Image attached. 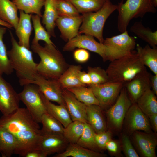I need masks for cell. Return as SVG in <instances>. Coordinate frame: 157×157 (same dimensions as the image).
I'll list each match as a JSON object with an SVG mask.
<instances>
[{
    "label": "cell",
    "mask_w": 157,
    "mask_h": 157,
    "mask_svg": "<svg viewBox=\"0 0 157 157\" xmlns=\"http://www.w3.org/2000/svg\"><path fill=\"white\" fill-rule=\"evenodd\" d=\"M38 123L25 108L19 107L1 117L0 126L11 133L17 140L15 154L25 157L28 152L38 150L42 135Z\"/></svg>",
    "instance_id": "6da1fadb"
},
{
    "label": "cell",
    "mask_w": 157,
    "mask_h": 157,
    "mask_svg": "<svg viewBox=\"0 0 157 157\" xmlns=\"http://www.w3.org/2000/svg\"><path fill=\"white\" fill-rule=\"evenodd\" d=\"M12 47L7 51L12 67L15 71L20 85L33 84L38 74L37 63L34 61L32 52L30 49L20 45L10 31Z\"/></svg>",
    "instance_id": "7a4b0ae2"
},
{
    "label": "cell",
    "mask_w": 157,
    "mask_h": 157,
    "mask_svg": "<svg viewBox=\"0 0 157 157\" xmlns=\"http://www.w3.org/2000/svg\"><path fill=\"white\" fill-rule=\"evenodd\" d=\"M30 47L40 58L37 65L38 73L47 79H58L69 65L55 44L45 43L43 47L38 43Z\"/></svg>",
    "instance_id": "3957f363"
},
{
    "label": "cell",
    "mask_w": 157,
    "mask_h": 157,
    "mask_svg": "<svg viewBox=\"0 0 157 157\" xmlns=\"http://www.w3.org/2000/svg\"><path fill=\"white\" fill-rule=\"evenodd\" d=\"M136 51L111 61L106 70L109 82L122 83L124 85L139 74L146 70Z\"/></svg>",
    "instance_id": "277c9868"
},
{
    "label": "cell",
    "mask_w": 157,
    "mask_h": 157,
    "mask_svg": "<svg viewBox=\"0 0 157 157\" xmlns=\"http://www.w3.org/2000/svg\"><path fill=\"white\" fill-rule=\"evenodd\" d=\"M117 5L113 4L110 0H106L99 10L82 14V22L78 31L79 35L92 36L99 42L103 43V30L105 22L110 15L117 10Z\"/></svg>",
    "instance_id": "5b68a950"
},
{
    "label": "cell",
    "mask_w": 157,
    "mask_h": 157,
    "mask_svg": "<svg viewBox=\"0 0 157 157\" xmlns=\"http://www.w3.org/2000/svg\"><path fill=\"white\" fill-rule=\"evenodd\" d=\"M117 5V27L121 33L127 30L132 19L142 18L147 13L157 11L151 0H126L125 3L122 1Z\"/></svg>",
    "instance_id": "8992f818"
},
{
    "label": "cell",
    "mask_w": 157,
    "mask_h": 157,
    "mask_svg": "<svg viewBox=\"0 0 157 157\" xmlns=\"http://www.w3.org/2000/svg\"><path fill=\"white\" fill-rule=\"evenodd\" d=\"M77 48L96 53L101 57L104 61H111L120 57L115 49L97 42L94 37L91 35H78L67 41L63 50L64 51H72Z\"/></svg>",
    "instance_id": "52a82bcc"
},
{
    "label": "cell",
    "mask_w": 157,
    "mask_h": 157,
    "mask_svg": "<svg viewBox=\"0 0 157 157\" xmlns=\"http://www.w3.org/2000/svg\"><path fill=\"white\" fill-rule=\"evenodd\" d=\"M23 90L18 94L19 99L34 119L41 122L42 115L47 113L38 86L34 84L25 85Z\"/></svg>",
    "instance_id": "ba28073f"
},
{
    "label": "cell",
    "mask_w": 157,
    "mask_h": 157,
    "mask_svg": "<svg viewBox=\"0 0 157 157\" xmlns=\"http://www.w3.org/2000/svg\"><path fill=\"white\" fill-rule=\"evenodd\" d=\"M132 104L126 89L123 86L116 101L107 112L108 121L113 127L118 129L121 128L126 113Z\"/></svg>",
    "instance_id": "9c48e42d"
},
{
    "label": "cell",
    "mask_w": 157,
    "mask_h": 157,
    "mask_svg": "<svg viewBox=\"0 0 157 157\" xmlns=\"http://www.w3.org/2000/svg\"><path fill=\"white\" fill-rule=\"evenodd\" d=\"M88 86L102 109L107 108L114 104L124 85L120 83L108 82L100 85H91Z\"/></svg>",
    "instance_id": "30bf717a"
},
{
    "label": "cell",
    "mask_w": 157,
    "mask_h": 157,
    "mask_svg": "<svg viewBox=\"0 0 157 157\" xmlns=\"http://www.w3.org/2000/svg\"><path fill=\"white\" fill-rule=\"evenodd\" d=\"M18 94L0 74V111L3 115L13 112L19 108Z\"/></svg>",
    "instance_id": "8fae6325"
},
{
    "label": "cell",
    "mask_w": 157,
    "mask_h": 157,
    "mask_svg": "<svg viewBox=\"0 0 157 157\" xmlns=\"http://www.w3.org/2000/svg\"><path fill=\"white\" fill-rule=\"evenodd\" d=\"M33 84L38 86L48 100L66 106L62 95L63 88L58 79H47L38 74Z\"/></svg>",
    "instance_id": "7c38bea8"
},
{
    "label": "cell",
    "mask_w": 157,
    "mask_h": 157,
    "mask_svg": "<svg viewBox=\"0 0 157 157\" xmlns=\"http://www.w3.org/2000/svg\"><path fill=\"white\" fill-rule=\"evenodd\" d=\"M125 118L126 128L130 133L139 131L151 133V127L148 117L136 103L132 104Z\"/></svg>",
    "instance_id": "4fadbf2b"
},
{
    "label": "cell",
    "mask_w": 157,
    "mask_h": 157,
    "mask_svg": "<svg viewBox=\"0 0 157 157\" xmlns=\"http://www.w3.org/2000/svg\"><path fill=\"white\" fill-rule=\"evenodd\" d=\"M150 75L146 70L139 74L124 85L132 104L136 103L146 90L151 89Z\"/></svg>",
    "instance_id": "5bb4252c"
},
{
    "label": "cell",
    "mask_w": 157,
    "mask_h": 157,
    "mask_svg": "<svg viewBox=\"0 0 157 157\" xmlns=\"http://www.w3.org/2000/svg\"><path fill=\"white\" fill-rule=\"evenodd\" d=\"M103 43L115 49L121 57L133 52L136 44L134 38L130 36L127 30L119 35L106 38Z\"/></svg>",
    "instance_id": "9a60e30c"
},
{
    "label": "cell",
    "mask_w": 157,
    "mask_h": 157,
    "mask_svg": "<svg viewBox=\"0 0 157 157\" xmlns=\"http://www.w3.org/2000/svg\"><path fill=\"white\" fill-rule=\"evenodd\" d=\"M69 144L63 135H42L38 150L47 156L55 153L59 154L65 151Z\"/></svg>",
    "instance_id": "2e32d148"
},
{
    "label": "cell",
    "mask_w": 157,
    "mask_h": 157,
    "mask_svg": "<svg viewBox=\"0 0 157 157\" xmlns=\"http://www.w3.org/2000/svg\"><path fill=\"white\" fill-rule=\"evenodd\" d=\"M82 20V15L76 17L59 16L56 21V25L60 31L62 39L67 42L78 35Z\"/></svg>",
    "instance_id": "e0dca14e"
},
{
    "label": "cell",
    "mask_w": 157,
    "mask_h": 157,
    "mask_svg": "<svg viewBox=\"0 0 157 157\" xmlns=\"http://www.w3.org/2000/svg\"><path fill=\"white\" fill-rule=\"evenodd\" d=\"M133 133L134 144L141 156L144 157H156L157 140L156 135L138 131Z\"/></svg>",
    "instance_id": "ac0fdd59"
},
{
    "label": "cell",
    "mask_w": 157,
    "mask_h": 157,
    "mask_svg": "<svg viewBox=\"0 0 157 157\" xmlns=\"http://www.w3.org/2000/svg\"><path fill=\"white\" fill-rule=\"evenodd\" d=\"M62 95L72 121L87 123L86 105L67 89H63Z\"/></svg>",
    "instance_id": "d6986e66"
},
{
    "label": "cell",
    "mask_w": 157,
    "mask_h": 157,
    "mask_svg": "<svg viewBox=\"0 0 157 157\" xmlns=\"http://www.w3.org/2000/svg\"><path fill=\"white\" fill-rule=\"evenodd\" d=\"M20 16L15 29L16 34L19 40L18 44L30 49V39L33 30L31 22V14L25 13L19 10Z\"/></svg>",
    "instance_id": "ffe728a7"
},
{
    "label": "cell",
    "mask_w": 157,
    "mask_h": 157,
    "mask_svg": "<svg viewBox=\"0 0 157 157\" xmlns=\"http://www.w3.org/2000/svg\"><path fill=\"white\" fill-rule=\"evenodd\" d=\"M102 109L99 105H86L87 123L96 133L106 131V123Z\"/></svg>",
    "instance_id": "44dd1931"
},
{
    "label": "cell",
    "mask_w": 157,
    "mask_h": 157,
    "mask_svg": "<svg viewBox=\"0 0 157 157\" xmlns=\"http://www.w3.org/2000/svg\"><path fill=\"white\" fill-rule=\"evenodd\" d=\"M44 10L42 15V23L51 36L55 37L56 21L59 15L56 5V0H45Z\"/></svg>",
    "instance_id": "7402d4cb"
},
{
    "label": "cell",
    "mask_w": 157,
    "mask_h": 157,
    "mask_svg": "<svg viewBox=\"0 0 157 157\" xmlns=\"http://www.w3.org/2000/svg\"><path fill=\"white\" fill-rule=\"evenodd\" d=\"M40 93L48 113L59 122L64 128L72 122L66 106L63 105L55 104L47 99L41 92Z\"/></svg>",
    "instance_id": "603a6c76"
},
{
    "label": "cell",
    "mask_w": 157,
    "mask_h": 157,
    "mask_svg": "<svg viewBox=\"0 0 157 157\" xmlns=\"http://www.w3.org/2000/svg\"><path fill=\"white\" fill-rule=\"evenodd\" d=\"M82 67L80 65H69L58 79L63 89L86 86L82 83L79 78V73Z\"/></svg>",
    "instance_id": "cb8c5ba5"
},
{
    "label": "cell",
    "mask_w": 157,
    "mask_h": 157,
    "mask_svg": "<svg viewBox=\"0 0 157 157\" xmlns=\"http://www.w3.org/2000/svg\"><path fill=\"white\" fill-rule=\"evenodd\" d=\"M136 53L142 63L149 67L154 74L157 75V49L147 45L142 47L138 44Z\"/></svg>",
    "instance_id": "d4e9b609"
},
{
    "label": "cell",
    "mask_w": 157,
    "mask_h": 157,
    "mask_svg": "<svg viewBox=\"0 0 157 157\" xmlns=\"http://www.w3.org/2000/svg\"><path fill=\"white\" fill-rule=\"evenodd\" d=\"M18 9L10 0H0V19L11 25L15 30L19 20Z\"/></svg>",
    "instance_id": "484cf974"
},
{
    "label": "cell",
    "mask_w": 157,
    "mask_h": 157,
    "mask_svg": "<svg viewBox=\"0 0 157 157\" xmlns=\"http://www.w3.org/2000/svg\"><path fill=\"white\" fill-rule=\"evenodd\" d=\"M107 155L84 148L77 143H69L64 151L54 157H104Z\"/></svg>",
    "instance_id": "4316f807"
},
{
    "label": "cell",
    "mask_w": 157,
    "mask_h": 157,
    "mask_svg": "<svg viewBox=\"0 0 157 157\" xmlns=\"http://www.w3.org/2000/svg\"><path fill=\"white\" fill-rule=\"evenodd\" d=\"M17 142L10 132L0 126V153L3 157H10L15 152Z\"/></svg>",
    "instance_id": "83f0119b"
},
{
    "label": "cell",
    "mask_w": 157,
    "mask_h": 157,
    "mask_svg": "<svg viewBox=\"0 0 157 157\" xmlns=\"http://www.w3.org/2000/svg\"><path fill=\"white\" fill-rule=\"evenodd\" d=\"M136 103L148 117L157 114V100L156 95L151 88L147 89L142 94Z\"/></svg>",
    "instance_id": "f1b7e54d"
},
{
    "label": "cell",
    "mask_w": 157,
    "mask_h": 157,
    "mask_svg": "<svg viewBox=\"0 0 157 157\" xmlns=\"http://www.w3.org/2000/svg\"><path fill=\"white\" fill-rule=\"evenodd\" d=\"M130 31L139 38L148 43L152 47H156L157 31H153L149 28L145 27L141 21L135 22L131 27Z\"/></svg>",
    "instance_id": "f546056e"
},
{
    "label": "cell",
    "mask_w": 157,
    "mask_h": 157,
    "mask_svg": "<svg viewBox=\"0 0 157 157\" xmlns=\"http://www.w3.org/2000/svg\"><path fill=\"white\" fill-rule=\"evenodd\" d=\"M42 128V135L51 134L63 135L64 127L62 124L47 112L44 114L41 119Z\"/></svg>",
    "instance_id": "4dcf8cb0"
},
{
    "label": "cell",
    "mask_w": 157,
    "mask_h": 157,
    "mask_svg": "<svg viewBox=\"0 0 157 157\" xmlns=\"http://www.w3.org/2000/svg\"><path fill=\"white\" fill-rule=\"evenodd\" d=\"M7 28L0 26V74L8 75L14 71L9 58L6 47L3 40Z\"/></svg>",
    "instance_id": "1f68e13d"
},
{
    "label": "cell",
    "mask_w": 157,
    "mask_h": 157,
    "mask_svg": "<svg viewBox=\"0 0 157 157\" xmlns=\"http://www.w3.org/2000/svg\"><path fill=\"white\" fill-rule=\"evenodd\" d=\"M45 0H13L18 10L28 14H34L42 17L41 9Z\"/></svg>",
    "instance_id": "d6a6232c"
},
{
    "label": "cell",
    "mask_w": 157,
    "mask_h": 157,
    "mask_svg": "<svg viewBox=\"0 0 157 157\" xmlns=\"http://www.w3.org/2000/svg\"><path fill=\"white\" fill-rule=\"evenodd\" d=\"M86 87L79 86L67 89L71 92L78 100L86 105H99V102L91 89Z\"/></svg>",
    "instance_id": "836d02e7"
},
{
    "label": "cell",
    "mask_w": 157,
    "mask_h": 157,
    "mask_svg": "<svg viewBox=\"0 0 157 157\" xmlns=\"http://www.w3.org/2000/svg\"><path fill=\"white\" fill-rule=\"evenodd\" d=\"M85 123L79 121H72L64 128L63 135L69 143H77L84 131Z\"/></svg>",
    "instance_id": "e575fe53"
},
{
    "label": "cell",
    "mask_w": 157,
    "mask_h": 157,
    "mask_svg": "<svg viewBox=\"0 0 157 157\" xmlns=\"http://www.w3.org/2000/svg\"><path fill=\"white\" fill-rule=\"evenodd\" d=\"M41 18L37 15L31 14V20L35 33L32 44L39 43V41L42 40L44 41L45 43L54 44L50 39L51 36L42 25L41 22Z\"/></svg>",
    "instance_id": "d590c367"
},
{
    "label": "cell",
    "mask_w": 157,
    "mask_h": 157,
    "mask_svg": "<svg viewBox=\"0 0 157 157\" xmlns=\"http://www.w3.org/2000/svg\"><path fill=\"white\" fill-rule=\"evenodd\" d=\"M80 13L96 12L104 5L106 0H67Z\"/></svg>",
    "instance_id": "8d00e7d4"
},
{
    "label": "cell",
    "mask_w": 157,
    "mask_h": 157,
    "mask_svg": "<svg viewBox=\"0 0 157 157\" xmlns=\"http://www.w3.org/2000/svg\"><path fill=\"white\" fill-rule=\"evenodd\" d=\"M95 133L90 126L85 123L84 131L77 144L85 148L98 152L99 149L95 142Z\"/></svg>",
    "instance_id": "74e56055"
},
{
    "label": "cell",
    "mask_w": 157,
    "mask_h": 157,
    "mask_svg": "<svg viewBox=\"0 0 157 157\" xmlns=\"http://www.w3.org/2000/svg\"><path fill=\"white\" fill-rule=\"evenodd\" d=\"M87 72L91 79V85H100L109 82L106 70L100 67L88 66Z\"/></svg>",
    "instance_id": "f35d334b"
},
{
    "label": "cell",
    "mask_w": 157,
    "mask_h": 157,
    "mask_svg": "<svg viewBox=\"0 0 157 157\" xmlns=\"http://www.w3.org/2000/svg\"><path fill=\"white\" fill-rule=\"evenodd\" d=\"M56 5L59 16L76 17L80 15L74 6L67 0H56Z\"/></svg>",
    "instance_id": "ab89813d"
},
{
    "label": "cell",
    "mask_w": 157,
    "mask_h": 157,
    "mask_svg": "<svg viewBox=\"0 0 157 157\" xmlns=\"http://www.w3.org/2000/svg\"><path fill=\"white\" fill-rule=\"evenodd\" d=\"M122 144L124 153L126 157H139L133 147L129 137L126 135L123 134L122 135Z\"/></svg>",
    "instance_id": "60d3db41"
},
{
    "label": "cell",
    "mask_w": 157,
    "mask_h": 157,
    "mask_svg": "<svg viewBox=\"0 0 157 157\" xmlns=\"http://www.w3.org/2000/svg\"><path fill=\"white\" fill-rule=\"evenodd\" d=\"M112 133L109 131H106L99 133H96L95 140L96 143L99 149H105L107 143L111 140Z\"/></svg>",
    "instance_id": "b9f144b4"
},
{
    "label": "cell",
    "mask_w": 157,
    "mask_h": 157,
    "mask_svg": "<svg viewBox=\"0 0 157 157\" xmlns=\"http://www.w3.org/2000/svg\"><path fill=\"white\" fill-rule=\"evenodd\" d=\"M73 57L76 62L83 63L88 60L90 54L87 50L83 48H78L74 51Z\"/></svg>",
    "instance_id": "7bdbcfd3"
},
{
    "label": "cell",
    "mask_w": 157,
    "mask_h": 157,
    "mask_svg": "<svg viewBox=\"0 0 157 157\" xmlns=\"http://www.w3.org/2000/svg\"><path fill=\"white\" fill-rule=\"evenodd\" d=\"M105 149L112 154H116L119 151V144L118 142L111 139L107 143Z\"/></svg>",
    "instance_id": "ee69618b"
},
{
    "label": "cell",
    "mask_w": 157,
    "mask_h": 157,
    "mask_svg": "<svg viewBox=\"0 0 157 157\" xmlns=\"http://www.w3.org/2000/svg\"><path fill=\"white\" fill-rule=\"evenodd\" d=\"M78 76L80 81L83 84L86 86L92 84L90 77L87 72L81 70L79 72Z\"/></svg>",
    "instance_id": "f6af8a7d"
},
{
    "label": "cell",
    "mask_w": 157,
    "mask_h": 157,
    "mask_svg": "<svg viewBox=\"0 0 157 157\" xmlns=\"http://www.w3.org/2000/svg\"><path fill=\"white\" fill-rule=\"evenodd\" d=\"M150 83L152 90L156 95H157V75H150Z\"/></svg>",
    "instance_id": "bcb514c9"
},
{
    "label": "cell",
    "mask_w": 157,
    "mask_h": 157,
    "mask_svg": "<svg viewBox=\"0 0 157 157\" xmlns=\"http://www.w3.org/2000/svg\"><path fill=\"white\" fill-rule=\"evenodd\" d=\"M47 156L41 151L37 150L28 152L25 157H46Z\"/></svg>",
    "instance_id": "7dc6e473"
},
{
    "label": "cell",
    "mask_w": 157,
    "mask_h": 157,
    "mask_svg": "<svg viewBox=\"0 0 157 157\" xmlns=\"http://www.w3.org/2000/svg\"><path fill=\"white\" fill-rule=\"evenodd\" d=\"M150 122L154 130L156 133L157 131V114L151 115L149 116Z\"/></svg>",
    "instance_id": "c3c4849f"
},
{
    "label": "cell",
    "mask_w": 157,
    "mask_h": 157,
    "mask_svg": "<svg viewBox=\"0 0 157 157\" xmlns=\"http://www.w3.org/2000/svg\"><path fill=\"white\" fill-rule=\"evenodd\" d=\"M0 26H3L9 29H12L13 27L9 24L4 22L0 19Z\"/></svg>",
    "instance_id": "681fc988"
},
{
    "label": "cell",
    "mask_w": 157,
    "mask_h": 157,
    "mask_svg": "<svg viewBox=\"0 0 157 157\" xmlns=\"http://www.w3.org/2000/svg\"><path fill=\"white\" fill-rule=\"evenodd\" d=\"M154 6L156 8L157 6V0H151Z\"/></svg>",
    "instance_id": "f907efd6"
}]
</instances>
